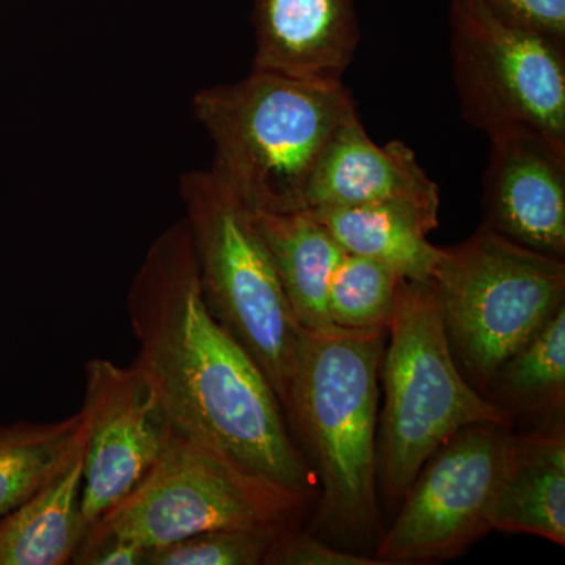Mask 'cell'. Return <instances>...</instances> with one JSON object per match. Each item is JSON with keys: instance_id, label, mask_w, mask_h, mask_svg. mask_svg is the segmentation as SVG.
Wrapping results in <instances>:
<instances>
[{"instance_id": "cell-1", "label": "cell", "mask_w": 565, "mask_h": 565, "mask_svg": "<svg viewBox=\"0 0 565 565\" xmlns=\"http://www.w3.org/2000/svg\"><path fill=\"white\" fill-rule=\"evenodd\" d=\"M126 308L139 345L134 364L154 386L174 429L310 501L319 489L315 470L266 374L204 302L184 217L148 248Z\"/></svg>"}, {"instance_id": "cell-2", "label": "cell", "mask_w": 565, "mask_h": 565, "mask_svg": "<svg viewBox=\"0 0 565 565\" xmlns=\"http://www.w3.org/2000/svg\"><path fill=\"white\" fill-rule=\"evenodd\" d=\"M385 330L300 327L285 416L321 487L313 531L323 541L377 546V415Z\"/></svg>"}, {"instance_id": "cell-3", "label": "cell", "mask_w": 565, "mask_h": 565, "mask_svg": "<svg viewBox=\"0 0 565 565\" xmlns=\"http://www.w3.org/2000/svg\"><path fill=\"white\" fill-rule=\"evenodd\" d=\"M192 109L214 145L211 172L253 210L292 212L303 210L316 163L356 104L343 81L252 70L196 93Z\"/></svg>"}, {"instance_id": "cell-4", "label": "cell", "mask_w": 565, "mask_h": 565, "mask_svg": "<svg viewBox=\"0 0 565 565\" xmlns=\"http://www.w3.org/2000/svg\"><path fill=\"white\" fill-rule=\"evenodd\" d=\"M388 333L381 363L377 490L394 511L426 460L452 435L473 424L514 423L460 373L430 281L401 278Z\"/></svg>"}, {"instance_id": "cell-5", "label": "cell", "mask_w": 565, "mask_h": 565, "mask_svg": "<svg viewBox=\"0 0 565 565\" xmlns=\"http://www.w3.org/2000/svg\"><path fill=\"white\" fill-rule=\"evenodd\" d=\"M429 281L457 366L482 396L501 364L565 305L564 259L484 225L465 243L440 248Z\"/></svg>"}, {"instance_id": "cell-6", "label": "cell", "mask_w": 565, "mask_h": 565, "mask_svg": "<svg viewBox=\"0 0 565 565\" xmlns=\"http://www.w3.org/2000/svg\"><path fill=\"white\" fill-rule=\"evenodd\" d=\"M180 195L204 302L262 367L286 412L300 327L255 210L211 170L182 174Z\"/></svg>"}, {"instance_id": "cell-7", "label": "cell", "mask_w": 565, "mask_h": 565, "mask_svg": "<svg viewBox=\"0 0 565 565\" xmlns=\"http://www.w3.org/2000/svg\"><path fill=\"white\" fill-rule=\"evenodd\" d=\"M308 503L173 427L140 484L82 542L121 539L151 550L207 531L286 530L297 526Z\"/></svg>"}, {"instance_id": "cell-8", "label": "cell", "mask_w": 565, "mask_h": 565, "mask_svg": "<svg viewBox=\"0 0 565 565\" xmlns=\"http://www.w3.org/2000/svg\"><path fill=\"white\" fill-rule=\"evenodd\" d=\"M449 47L468 125L489 139L534 132L565 147V44L486 0H451Z\"/></svg>"}, {"instance_id": "cell-9", "label": "cell", "mask_w": 565, "mask_h": 565, "mask_svg": "<svg viewBox=\"0 0 565 565\" xmlns=\"http://www.w3.org/2000/svg\"><path fill=\"white\" fill-rule=\"evenodd\" d=\"M512 435V427L473 424L445 441L416 475L374 557L384 565L455 559L492 531Z\"/></svg>"}, {"instance_id": "cell-10", "label": "cell", "mask_w": 565, "mask_h": 565, "mask_svg": "<svg viewBox=\"0 0 565 565\" xmlns=\"http://www.w3.org/2000/svg\"><path fill=\"white\" fill-rule=\"evenodd\" d=\"M88 437L81 490L85 533L121 503L151 470L172 423L154 386L136 364L93 359L85 366Z\"/></svg>"}, {"instance_id": "cell-11", "label": "cell", "mask_w": 565, "mask_h": 565, "mask_svg": "<svg viewBox=\"0 0 565 565\" xmlns=\"http://www.w3.org/2000/svg\"><path fill=\"white\" fill-rule=\"evenodd\" d=\"M482 225L550 258H565V147L541 134L490 139Z\"/></svg>"}, {"instance_id": "cell-12", "label": "cell", "mask_w": 565, "mask_h": 565, "mask_svg": "<svg viewBox=\"0 0 565 565\" xmlns=\"http://www.w3.org/2000/svg\"><path fill=\"white\" fill-rule=\"evenodd\" d=\"M412 203L440 207V189L424 172L404 141L379 147L370 139L359 110L338 126L316 163L303 210Z\"/></svg>"}, {"instance_id": "cell-13", "label": "cell", "mask_w": 565, "mask_h": 565, "mask_svg": "<svg viewBox=\"0 0 565 565\" xmlns=\"http://www.w3.org/2000/svg\"><path fill=\"white\" fill-rule=\"evenodd\" d=\"M253 70L341 82L360 43L355 0H255Z\"/></svg>"}, {"instance_id": "cell-14", "label": "cell", "mask_w": 565, "mask_h": 565, "mask_svg": "<svg viewBox=\"0 0 565 565\" xmlns=\"http://www.w3.org/2000/svg\"><path fill=\"white\" fill-rule=\"evenodd\" d=\"M492 530L565 545L564 416L541 423L531 433L512 435Z\"/></svg>"}, {"instance_id": "cell-15", "label": "cell", "mask_w": 565, "mask_h": 565, "mask_svg": "<svg viewBox=\"0 0 565 565\" xmlns=\"http://www.w3.org/2000/svg\"><path fill=\"white\" fill-rule=\"evenodd\" d=\"M307 211L345 253L385 264L407 280H430L440 248L427 234L438 226V210L381 203Z\"/></svg>"}, {"instance_id": "cell-16", "label": "cell", "mask_w": 565, "mask_h": 565, "mask_svg": "<svg viewBox=\"0 0 565 565\" xmlns=\"http://www.w3.org/2000/svg\"><path fill=\"white\" fill-rule=\"evenodd\" d=\"M255 221L273 256L294 319L305 330L333 327L327 294L343 248L310 211H256Z\"/></svg>"}, {"instance_id": "cell-17", "label": "cell", "mask_w": 565, "mask_h": 565, "mask_svg": "<svg viewBox=\"0 0 565 565\" xmlns=\"http://www.w3.org/2000/svg\"><path fill=\"white\" fill-rule=\"evenodd\" d=\"M87 441L46 486L0 519V565L70 564L85 535L81 490Z\"/></svg>"}, {"instance_id": "cell-18", "label": "cell", "mask_w": 565, "mask_h": 565, "mask_svg": "<svg viewBox=\"0 0 565 565\" xmlns=\"http://www.w3.org/2000/svg\"><path fill=\"white\" fill-rule=\"evenodd\" d=\"M487 401L516 418H563L565 405V305L530 343L509 356L484 393Z\"/></svg>"}, {"instance_id": "cell-19", "label": "cell", "mask_w": 565, "mask_h": 565, "mask_svg": "<svg viewBox=\"0 0 565 565\" xmlns=\"http://www.w3.org/2000/svg\"><path fill=\"white\" fill-rule=\"evenodd\" d=\"M87 437V415L82 408L57 423L0 426V519L46 486Z\"/></svg>"}, {"instance_id": "cell-20", "label": "cell", "mask_w": 565, "mask_h": 565, "mask_svg": "<svg viewBox=\"0 0 565 565\" xmlns=\"http://www.w3.org/2000/svg\"><path fill=\"white\" fill-rule=\"evenodd\" d=\"M401 278L385 264L344 253L327 294L330 321L345 330L388 332Z\"/></svg>"}, {"instance_id": "cell-21", "label": "cell", "mask_w": 565, "mask_h": 565, "mask_svg": "<svg viewBox=\"0 0 565 565\" xmlns=\"http://www.w3.org/2000/svg\"><path fill=\"white\" fill-rule=\"evenodd\" d=\"M288 530V527H286ZM282 530H215L147 550L145 565H262Z\"/></svg>"}, {"instance_id": "cell-22", "label": "cell", "mask_w": 565, "mask_h": 565, "mask_svg": "<svg viewBox=\"0 0 565 565\" xmlns=\"http://www.w3.org/2000/svg\"><path fill=\"white\" fill-rule=\"evenodd\" d=\"M266 565H384L377 557L338 548L330 542L292 526L275 535Z\"/></svg>"}, {"instance_id": "cell-23", "label": "cell", "mask_w": 565, "mask_h": 565, "mask_svg": "<svg viewBox=\"0 0 565 565\" xmlns=\"http://www.w3.org/2000/svg\"><path fill=\"white\" fill-rule=\"evenodd\" d=\"M535 31L565 44V0H486Z\"/></svg>"}, {"instance_id": "cell-24", "label": "cell", "mask_w": 565, "mask_h": 565, "mask_svg": "<svg viewBox=\"0 0 565 565\" xmlns=\"http://www.w3.org/2000/svg\"><path fill=\"white\" fill-rule=\"evenodd\" d=\"M147 550L121 539L82 542L74 555L73 564L84 565H145Z\"/></svg>"}]
</instances>
